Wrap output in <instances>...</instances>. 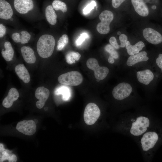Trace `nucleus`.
<instances>
[{"label":"nucleus","instance_id":"1","mask_svg":"<svg viewBox=\"0 0 162 162\" xmlns=\"http://www.w3.org/2000/svg\"><path fill=\"white\" fill-rule=\"evenodd\" d=\"M55 40L50 34H44L39 38L37 44V49L39 56L43 58L52 55L54 51Z\"/></svg>","mask_w":162,"mask_h":162},{"label":"nucleus","instance_id":"2","mask_svg":"<svg viewBox=\"0 0 162 162\" xmlns=\"http://www.w3.org/2000/svg\"><path fill=\"white\" fill-rule=\"evenodd\" d=\"M58 82L64 85L69 86H77L83 81V77L79 72L71 71L60 75L58 79Z\"/></svg>","mask_w":162,"mask_h":162},{"label":"nucleus","instance_id":"3","mask_svg":"<svg viewBox=\"0 0 162 162\" xmlns=\"http://www.w3.org/2000/svg\"><path fill=\"white\" fill-rule=\"evenodd\" d=\"M150 125V121L147 117L140 116L131 124L130 132L133 135H141L147 131Z\"/></svg>","mask_w":162,"mask_h":162},{"label":"nucleus","instance_id":"4","mask_svg":"<svg viewBox=\"0 0 162 162\" xmlns=\"http://www.w3.org/2000/svg\"><path fill=\"white\" fill-rule=\"evenodd\" d=\"M100 114V110L95 104L90 103L86 106L83 114V118L85 123L87 125L94 124L99 117Z\"/></svg>","mask_w":162,"mask_h":162},{"label":"nucleus","instance_id":"5","mask_svg":"<svg viewBox=\"0 0 162 162\" xmlns=\"http://www.w3.org/2000/svg\"><path fill=\"white\" fill-rule=\"evenodd\" d=\"M101 22L99 23L96 27L97 31L102 34H106L110 31V24L113 18L112 12L108 10L102 11L99 16Z\"/></svg>","mask_w":162,"mask_h":162},{"label":"nucleus","instance_id":"6","mask_svg":"<svg viewBox=\"0 0 162 162\" xmlns=\"http://www.w3.org/2000/svg\"><path fill=\"white\" fill-rule=\"evenodd\" d=\"M86 64L88 68L94 71L96 79L100 80L105 78L109 72V69L106 67L100 66L98 61L95 58L88 59Z\"/></svg>","mask_w":162,"mask_h":162},{"label":"nucleus","instance_id":"7","mask_svg":"<svg viewBox=\"0 0 162 162\" xmlns=\"http://www.w3.org/2000/svg\"><path fill=\"white\" fill-rule=\"evenodd\" d=\"M131 85L126 82H122L116 86L112 91L113 97L118 100H122L129 97L132 91Z\"/></svg>","mask_w":162,"mask_h":162},{"label":"nucleus","instance_id":"8","mask_svg":"<svg viewBox=\"0 0 162 162\" xmlns=\"http://www.w3.org/2000/svg\"><path fill=\"white\" fill-rule=\"evenodd\" d=\"M158 140V134L154 131H148L143 135L140 140L143 150L149 151L154 147Z\"/></svg>","mask_w":162,"mask_h":162},{"label":"nucleus","instance_id":"9","mask_svg":"<svg viewBox=\"0 0 162 162\" xmlns=\"http://www.w3.org/2000/svg\"><path fill=\"white\" fill-rule=\"evenodd\" d=\"M16 129L26 135L31 136L35 133L36 125L35 122L32 120H24L17 123Z\"/></svg>","mask_w":162,"mask_h":162},{"label":"nucleus","instance_id":"10","mask_svg":"<svg viewBox=\"0 0 162 162\" xmlns=\"http://www.w3.org/2000/svg\"><path fill=\"white\" fill-rule=\"evenodd\" d=\"M143 35L145 39L149 43L154 45L162 42V35L156 30L150 28H145Z\"/></svg>","mask_w":162,"mask_h":162},{"label":"nucleus","instance_id":"11","mask_svg":"<svg viewBox=\"0 0 162 162\" xmlns=\"http://www.w3.org/2000/svg\"><path fill=\"white\" fill-rule=\"evenodd\" d=\"M49 95V90L44 86H40L36 89L35 96L39 100L36 103V105L37 108L40 109L43 107Z\"/></svg>","mask_w":162,"mask_h":162},{"label":"nucleus","instance_id":"12","mask_svg":"<svg viewBox=\"0 0 162 162\" xmlns=\"http://www.w3.org/2000/svg\"><path fill=\"white\" fill-rule=\"evenodd\" d=\"M14 6L18 12L24 14L32 9L34 4L32 0H14Z\"/></svg>","mask_w":162,"mask_h":162},{"label":"nucleus","instance_id":"13","mask_svg":"<svg viewBox=\"0 0 162 162\" xmlns=\"http://www.w3.org/2000/svg\"><path fill=\"white\" fill-rule=\"evenodd\" d=\"M136 75L138 81L146 85L149 84L154 78L153 73L148 69L137 71Z\"/></svg>","mask_w":162,"mask_h":162},{"label":"nucleus","instance_id":"14","mask_svg":"<svg viewBox=\"0 0 162 162\" xmlns=\"http://www.w3.org/2000/svg\"><path fill=\"white\" fill-rule=\"evenodd\" d=\"M13 14L10 4L5 0H0V18L8 20L10 19Z\"/></svg>","mask_w":162,"mask_h":162},{"label":"nucleus","instance_id":"15","mask_svg":"<svg viewBox=\"0 0 162 162\" xmlns=\"http://www.w3.org/2000/svg\"><path fill=\"white\" fill-rule=\"evenodd\" d=\"M149 59L147 56V53L143 51L134 55L130 56L128 58L126 64L129 67L132 66L135 64L142 62L147 61Z\"/></svg>","mask_w":162,"mask_h":162},{"label":"nucleus","instance_id":"16","mask_svg":"<svg viewBox=\"0 0 162 162\" xmlns=\"http://www.w3.org/2000/svg\"><path fill=\"white\" fill-rule=\"evenodd\" d=\"M19 96V93L16 88H11L9 90L8 95L2 101L3 106L6 108L10 107L12 105L14 102L18 99Z\"/></svg>","mask_w":162,"mask_h":162},{"label":"nucleus","instance_id":"17","mask_svg":"<svg viewBox=\"0 0 162 162\" xmlns=\"http://www.w3.org/2000/svg\"><path fill=\"white\" fill-rule=\"evenodd\" d=\"M136 12L142 16H146L149 14L148 8L143 0H131Z\"/></svg>","mask_w":162,"mask_h":162},{"label":"nucleus","instance_id":"18","mask_svg":"<svg viewBox=\"0 0 162 162\" xmlns=\"http://www.w3.org/2000/svg\"><path fill=\"white\" fill-rule=\"evenodd\" d=\"M23 58L25 61L28 64L34 63L36 60L33 50L28 46H23L20 49Z\"/></svg>","mask_w":162,"mask_h":162},{"label":"nucleus","instance_id":"19","mask_svg":"<svg viewBox=\"0 0 162 162\" xmlns=\"http://www.w3.org/2000/svg\"><path fill=\"white\" fill-rule=\"evenodd\" d=\"M15 70L19 78L24 82L28 83L29 82L30 80L29 74L23 64H20L16 66Z\"/></svg>","mask_w":162,"mask_h":162},{"label":"nucleus","instance_id":"20","mask_svg":"<svg viewBox=\"0 0 162 162\" xmlns=\"http://www.w3.org/2000/svg\"><path fill=\"white\" fill-rule=\"evenodd\" d=\"M145 46L144 44L141 41H139L134 45H131L128 41L125 46L127 52L130 56H132L139 52Z\"/></svg>","mask_w":162,"mask_h":162},{"label":"nucleus","instance_id":"21","mask_svg":"<svg viewBox=\"0 0 162 162\" xmlns=\"http://www.w3.org/2000/svg\"><path fill=\"white\" fill-rule=\"evenodd\" d=\"M4 46L5 50H2V54L5 60L8 62L11 61L14 55V50L10 43L8 41L4 43Z\"/></svg>","mask_w":162,"mask_h":162},{"label":"nucleus","instance_id":"22","mask_svg":"<svg viewBox=\"0 0 162 162\" xmlns=\"http://www.w3.org/2000/svg\"><path fill=\"white\" fill-rule=\"evenodd\" d=\"M45 14L48 22L51 25H55L57 22V16L52 6L50 5L46 7Z\"/></svg>","mask_w":162,"mask_h":162},{"label":"nucleus","instance_id":"23","mask_svg":"<svg viewBox=\"0 0 162 162\" xmlns=\"http://www.w3.org/2000/svg\"><path fill=\"white\" fill-rule=\"evenodd\" d=\"M65 86H62L56 88L54 93L56 95L62 94L63 100L67 101L70 97L71 92L69 88Z\"/></svg>","mask_w":162,"mask_h":162},{"label":"nucleus","instance_id":"24","mask_svg":"<svg viewBox=\"0 0 162 162\" xmlns=\"http://www.w3.org/2000/svg\"><path fill=\"white\" fill-rule=\"evenodd\" d=\"M105 50L110 54L108 61L110 64H112L114 62V59H117L119 57V55L114 47L110 44L106 45L104 48Z\"/></svg>","mask_w":162,"mask_h":162},{"label":"nucleus","instance_id":"25","mask_svg":"<svg viewBox=\"0 0 162 162\" xmlns=\"http://www.w3.org/2000/svg\"><path fill=\"white\" fill-rule=\"evenodd\" d=\"M80 54L77 52L70 51L66 55L65 58L67 62L69 64L75 63L76 61L79 60L81 57Z\"/></svg>","mask_w":162,"mask_h":162},{"label":"nucleus","instance_id":"26","mask_svg":"<svg viewBox=\"0 0 162 162\" xmlns=\"http://www.w3.org/2000/svg\"><path fill=\"white\" fill-rule=\"evenodd\" d=\"M53 8L56 10H60L63 13L67 11V7L66 4L59 0H55L52 3Z\"/></svg>","mask_w":162,"mask_h":162},{"label":"nucleus","instance_id":"27","mask_svg":"<svg viewBox=\"0 0 162 162\" xmlns=\"http://www.w3.org/2000/svg\"><path fill=\"white\" fill-rule=\"evenodd\" d=\"M68 36L66 34H63L59 39L57 43V49L60 51L63 49L68 42Z\"/></svg>","mask_w":162,"mask_h":162},{"label":"nucleus","instance_id":"28","mask_svg":"<svg viewBox=\"0 0 162 162\" xmlns=\"http://www.w3.org/2000/svg\"><path fill=\"white\" fill-rule=\"evenodd\" d=\"M20 43L22 44L27 43L31 38L30 34L27 32L22 31L19 33Z\"/></svg>","mask_w":162,"mask_h":162},{"label":"nucleus","instance_id":"29","mask_svg":"<svg viewBox=\"0 0 162 162\" xmlns=\"http://www.w3.org/2000/svg\"><path fill=\"white\" fill-rule=\"evenodd\" d=\"M96 5V4L95 2L93 0L92 1L83 9V14L86 15L88 14Z\"/></svg>","mask_w":162,"mask_h":162},{"label":"nucleus","instance_id":"30","mask_svg":"<svg viewBox=\"0 0 162 162\" xmlns=\"http://www.w3.org/2000/svg\"><path fill=\"white\" fill-rule=\"evenodd\" d=\"M119 39L121 43L119 45L120 47L124 48L125 47L128 41L127 36L124 34H121L119 36Z\"/></svg>","mask_w":162,"mask_h":162},{"label":"nucleus","instance_id":"31","mask_svg":"<svg viewBox=\"0 0 162 162\" xmlns=\"http://www.w3.org/2000/svg\"><path fill=\"white\" fill-rule=\"evenodd\" d=\"M88 35L86 33H83L82 34L76 41V45L77 46L80 45L88 37Z\"/></svg>","mask_w":162,"mask_h":162},{"label":"nucleus","instance_id":"32","mask_svg":"<svg viewBox=\"0 0 162 162\" xmlns=\"http://www.w3.org/2000/svg\"><path fill=\"white\" fill-rule=\"evenodd\" d=\"M109 42L110 44L116 49H119L120 47L117 42L116 38L114 37H111L109 39Z\"/></svg>","mask_w":162,"mask_h":162},{"label":"nucleus","instance_id":"33","mask_svg":"<svg viewBox=\"0 0 162 162\" xmlns=\"http://www.w3.org/2000/svg\"><path fill=\"white\" fill-rule=\"evenodd\" d=\"M156 63L162 72V54L159 53L156 59Z\"/></svg>","mask_w":162,"mask_h":162},{"label":"nucleus","instance_id":"34","mask_svg":"<svg viewBox=\"0 0 162 162\" xmlns=\"http://www.w3.org/2000/svg\"><path fill=\"white\" fill-rule=\"evenodd\" d=\"M125 0H112V5L115 8H118Z\"/></svg>","mask_w":162,"mask_h":162},{"label":"nucleus","instance_id":"35","mask_svg":"<svg viewBox=\"0 0 162 162\" xmlns=\"http://www.w3.org/2000/svg\"><path fill=\"white\" fill-rule=\"evenodd\" d=\"M13 40L16 43H20V34L19 33L15 32L11 36Z\"/></svg>","mask_w":162,"mask_h":162},{"label":"nucleus","instance_id":"36","mask_svg":"<svg viewBox=\"0 0 162 162\" xmlns=\"http://www.w3.org/2000/svg\"><path fill=\"white\" fill-rule=\"evenodd\" d=\"M6 29L5 27L2 24H0V38L3 37L5 34Z\"/></svg>","mask_w":162,"mask_h":162},{"label":"nucleus","instance_id":"37","mask_svg":"<svg viewBox=\"0 0 162 162\" xmlns=\"http://www.w3.org/2000/svg\"><path fill=\"white\" fill-rule=\"evenodd\" d=\"M17 160V157L15 154H12L8 157V160L9 162H15Z\"/></svg>","mask_w":162,"mask_h":162},{"label":"nucleus","instance_id":"38","mask_svg":"<svg viewBox=\"0 0 162 162\" xmlns=\"http://www.w3.org/2000/svg\"><path fill=\"white\" fill-rule=\"evenodd\" d=\"M0 152L5 150V149L4 148V146L2 144L0 143Z\"/></svg>","mask_w":162,"mask_h":162},{"label":"nucleus","instance_id":"39","mask_svg":"<svg viewBox=\"0 0 162 162\" xmlns=\"http://www.w3.org/2000/svg\"><path fill=\"white\" fill-rule=\"evenodd\" d=\"M152 8L153 9H155L156 8V6H153L152 7Z\"/></svg>","mask_w":162,"mask_h":162},{"label":"nucleus","instance_id":"40","mask_svg":"<svg viewBox=\"0 0 162 162\" xmlns=\"http://www.w3.org/2000/svg\"><path fill=\"white\" fill-rule=\"evenodd\" d=\"M117 34L118 35H120L121 34V33L120 32H118L117 33Z\"/></svg>","mask_w":162,"mask_h":162}]
</instances>
